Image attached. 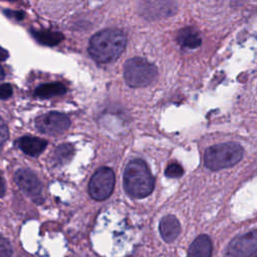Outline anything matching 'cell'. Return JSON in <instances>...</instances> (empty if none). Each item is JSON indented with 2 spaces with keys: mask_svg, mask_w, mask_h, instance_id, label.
<instances>
[{
  "mask_svg": "<svg viewBox=\"0 0 257 257\" xmlns=\"http://www.w3.org/2000/svg\"><path fill=\"white\" fill-rule=\"evenodd\" d=\"M243 157V148L237 143H223L208 148L204 162L207 168L218 171L237 164Z\"/></svg>",
  "mask_w": 257,
  "mask_h": 257,
  "instance_id": "cell-3",
  "label": "cell"
},
{
  "mask_svg": "<svg viewBox=\"0 0 257 257\" xmlns=\"http://www.w3.org/2000/svg\"><path fill=\"white\" fill-rule=\"evenodd\" d=\"M17 145L26 155L36 157L45 150L47 142L35 137H23L17 141Z\"/></svg>",
  "mask_w": 257,
  "mask_h": 257,
  "instance_id": "cell-11",
  "label": "cell"
},
{
  "mask_svg": "<svg viewBox=\"0 0 257 257\" xmlns=\"http://www.w3.org/2000/svg\"><path fill=\"white\" fill-rule=\"evenodd\" d=\"M126 45L125 33L116 28L103 29L94 34L89 41L88 52L98 63H109L115 60Z\"/></svg>",
  "mask_w": 257,
  "mask_h": 257,
  "instance_id": "cell-1",
  "label": "cell"
},
{
  "mask_svg": "<svg viewBox=\"0 0 257 257\" xmlns=\"http://www.w3.org/2000/svg\"><path fill=\"white\" fill-rule=\"evenodd\" d=\"M124 79L132 87H144L152 83L157 75L158 69L155 64L145 58L134 57L124 63Z\"/></svg>",
  "mask_w": 257,
  "mask_h": 257,
  "instance_id": "cell-4",
  "label": "cell"
},
{
  "mask_svg": "<svg viewBox=\"0 0 257 257\" xmlns=\"http://www.w3.org/2000/svg\"><path fill=\"white\" fill-rule=\"evenodd\" d=\"M159 230L162 238L165 242L171 243L177 239L181 232V225L179 220L173 216L168 215L162 218L159 225Z\"/></svg>",
  "mask_w": 257,
  "mask_h": 257,
  "instance_id": "cell-10",
  "label": "cell"
},
{
  "mask_svg": "<svg viewBox=\"0 0 257 257\" xmlns=\"http://www.w3.org/2000/svg\"><path fill=\"white\" fill-rule=\"evenodd\" d=\"M12 93H13V89L9 83L0 84V98L1 99L9 98L12 95Z\"/></svg>",
  "mask_w": 257,
  "mask_h": 257,
  "instance_id": "cell-19",
  "label": "cell"
},
{
  "mask_svg": "<svg viewBox=\"0 0 257 257\" xmlns=\"http://www.w3.org/2000/svg\"><path fill=\"white\" fill-rule=\"evenodd\" d=\"M114 187V174L109 168L98 169L88 183V193L96 201L107 199Z\"/></svg>",
  "mask_w": 257,
  "mask_h": 257,
  "instance_id": "cell-5",
  "label": "cell"
},
{
  "mask_svg": "<svg viewBox=\"0 0 257 257\" xmlns=\"http://www.w3.org/2000/svg\"><path fill=\"white\" fill-rule=\"evenodd\" d=\"M66 87L60 82L45 83L35 89L34 94L40 98H49L65 93Z\"/></svg>",
  "mask_w": 257,
  "mask_h": 257,
  "instance_id": "cell-15",
  "label": "cell"
},
{
  "mask_svg": "<svg viewBox=\"0 0 257 257\" xmlns=\"http://www.w3.org/2000/svg\"><path fill=\"white\" fill-rule=\"evenodd\" d=\"M183 174H184L183 168L177 163L170 164L167 167L166 172H165V175L169 178H180V177H182Z\"/></svg>",
  "mask_w": 257,
  "mask_h": 257,
  "instance_id": "cell-17",
  "label": "cell"
},
{
  "mask_svg": "<svg viewBox=\"0 0 257 257\" xmlns=\"http://www.w3.org/2000/svg\"><path fill=\"white\" fill-rule=\"evenodd\" d=\"M5 194V184L4 181L0 175V197H3Z\"/></svg>",
  "mask_w": 257,
  "mask_h": 257,
  "instance_id": "cell-22",
  "label": "cell"
},
{
  "mask_svg": "<svg viewBox=\"0 0 257 257\" xmlns=\"http://www.w3.org/2000/svg\"><path fill=\"white\" fill-rule=\"evenodd\" d=\"M69 124L70 120L68 116L58 111H50L42 114L35 120V125L38 131L50 136H57L64 133Z\"/></svg>",
  "mask_w": 257,
  "mask_h": 257,
  "instance_id": "cell-6",
  "label": "cell"
},
{
  "mask_svg": "<svg viewBox=\"0 0 257 257\" xmlns=\"http://www.w3.org/2000/svg\"><path fill=\"white\" fill-rule=\"evenodd\" d=\"M257 247L256 230L235 237L228 245L225 257H250Z\"/></svg>",
  "mask_w": 257,
  "mask_h": 257,
  "instance_id": "cell-7",
  "label": "cell"
},
{
  "mask_svg": "<svg viewBox=\"0 0 257 257\" xmlns=\"http://www.w3.org/2000/svg\"><path fill=\"white\" fill-rule=\"evenodd\" d=\"M3 77H4V71H3L2 67L0 66V80H1V79H3Z\"/></svg>",
  "mask_w": 257,
  "mask_h": 257,
  "instance_id": "cell-24",
  "label": "cell"
},
{
  "mask_svg": "<svg viewBox=\"0 0 257 257\" xmlns=\"http://www.w3.org/2000/svg\"><path fill=\"white\" fill-rule=\"evenodd\" d=\"M15 181L18 187L32 200H42V185L36 175L27 169H20L15 174Z\"/></svg>",
  "mask_w": 257,
  "mask_h": 257,
  "instance_id": "cell-8",
  "label": "cell"
},
{
  "mask_svg": "<svg viewBox=\"0 0 257 257\" xmlns=\"http://www.w3.org/2000/svg\"><path fill=\"white\" fill-rule=\"evenodd\" d=\"M177 5L175 2H144L141 8V13L143 17L149 19H158L162 17H167L176 12Z\"/></svg>",
  "mask_w": 257,
  "mask_h": 257,
  "instance_id": "cell-9",
  "label": "cell"
},
{
  "mask_svg": "<svg viewBox=\"0 0 257 257\" xmlns=\"http://www.w3.org/2000/svg\"><path fill=\"white\" fill-rule=\"evenodd\" d=\"M155 180L148 165L140 159L131 161L123 173V187L133 198H145L154 190Z\"/></svg>",
  "mask_w": 257,
  "mask_h": 257,
  "instance_id": "cell-2",
  "label": "cell"
},
{
  "mask_svg": "<svg viewBox=\"0 0 257 257\" xmlns=\"http://www.w3.org/2000/svg\"><path fill=\"white\" fill-rule=\"evenodd\" d=\"M73 155V147L70 144H61L53 154V160L56 164H63L70 160Z\"/></svg>",
  "mask_w": 257,
  "mask_h": 257,
  "instance_id": "cell-16",
  "label": "cell"
},
{
  "mask_svg": "<svg viewBox=\"0 0 257 257\" xmlns=\"http://www.w3.org/2000/svg\"><path fill=\"white\" fill-rule=\"evenodd\" d=\"M5 13L9 16V17H13V18H16L17 20H21V19H23V17H24V14L22 13V12H15V11H8V10H6L5 11Z\"/></svg>",
  "mask_w": 257,
  "mask_h": 257,
  "instance_id": "cell-21",
  "label": "cell"
},
{
  "mask_svg": "<svg viewBox=\"0 0 257 257\" xmlns=\"http://www.w3.org/2000/svg\"><path fill=\"white\" fill-rule=\"evenodd\" d=\"M7 57H8V52L4 48L0 47V60H5Z\"/></svg>",
  "mask_w": 257,
  "mask_h": 257,
  "instance_id": "cell-23",
  "label": "cell"
},
{
  "mask_svg": "<svg viewBox=\"0 0 257 257\" xmlns=\"http://www.w3.org/2000/svg\"><path fill=\"white\" fill-rule=\"evenodd\" d=\"M177 42L185 48H197L202 43L199 32L193 27H185L177 34Z\"/></svg>",
  "mask_w": 257,
  "mask_h": 257,
  "instance_id": "cell-13",
  "label": "cell"
},
{
  "mask_svg": "<svg viewBox=\"0 0 257 257\" xmlns=\"http://www.w3.org/2000/svg\"><path fill=\"white\" fill-rule=\"evenodd\" d=\"M12 248L10 243L0 236V257H11Z\"/></svg>",
  "mask_w": 257,
  "mask_h": 257,
  "instance_id": "cell-18",
  "label": "cell"
},
{
  "mask_svg": "<svg viewBox=\"0 0 257 257\" xmlns=\"http://www.w3.org/2000/svg\"><path fill=\"white\" fill-rule=\"evenodd\" d=\"M7 138H8V127L4 122V120L0 117V149L6 142Z\"/></svg>",
  "mask_w": 257,
  "mask_h": 257,
  "instance_id": "cell-20",
  "label": "cell"
},
{
  "mask_svg": "<svg viewBox=\"0 0 257 257\" xmlns=\"http://www.w3.org/2000/svg\"><path fill=\"white\" fill-rule=\"evenodd\" d=\"M31 34L39 43L48 46H54L60 43L64 38L62 33L51 30H32Z\"/></svg>",
  "mask_w": 257,
  "mask_h": 257,
  "instance_id": "cell-14",
  "label": "cell"
},
{
  "mask_svg": "<svg viewBox=\"0 0 257 257\" xmlns=\"http://www.w3.org/2000/svg\"><path fill=\"white\" fill-rule=\"evenodd\" d=\"M212 256V241L208 235L198 236L191 244L188 257H211Z\"/></svg>",
  "mask_w": 257,
  "mask_h": 257,
  "instance_id": "cell-12",
  "label": "cell"
}]
</instances>
